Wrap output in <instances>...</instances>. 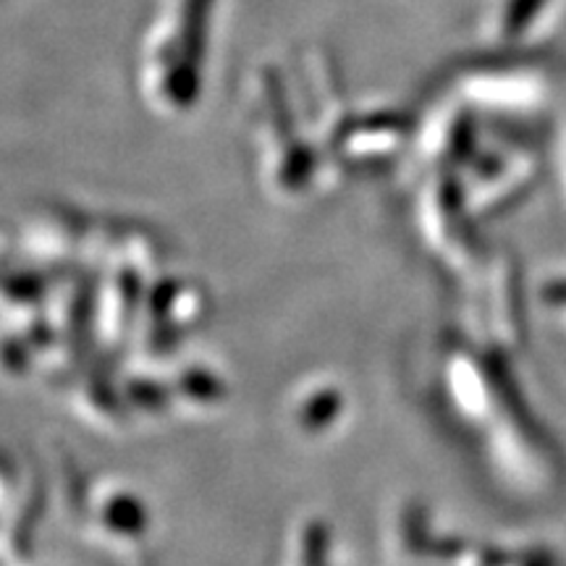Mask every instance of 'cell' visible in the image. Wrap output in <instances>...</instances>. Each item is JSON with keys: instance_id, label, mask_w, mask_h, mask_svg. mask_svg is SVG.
I'll list each match as a JSON object with an SVG mask.
<instances>
[{"instance_id": "obj_1", "label": "cell", "mask_w": 566, "mask_h": 566, "mask_svg": "<svg viewBox=\"0 0 566 566\" xmlns=\"http://www.w3.org/2000/svg\"><path fill=\"white\" fill-rule=\"evenodd\" d=\"M530 304H533V313L566 338V271H554L537 279L530 286Z\"/></svg>"}]
</instances>
